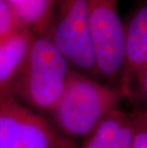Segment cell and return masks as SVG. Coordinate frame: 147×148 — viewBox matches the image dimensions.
Segmentation results:
<instances>
[{
  "instance_id": "obj_1",
  "label": "cell",
  "mask_w": 147,
  "mask_h": 148,
  "mask_svg": "<svg viewBox=\"0 0 147 148\" xmlns=\"http://www.w3.org/2000/svg\"><path fill=\"white\" fill-rule=\"evenodd\" d=\"M124 99L118 86L71 70L63 93L50 114L63 136L73 140L84 138Z\"/></svg>"
},
{
  "instance_id": "obj_2",
  "label": "cell",
  "mask_w": 147,
  "mask_h": 148,
  "mask_svg": "<svg viewBox=\"0 0 147 148\" xmlns=\"http://www.w3.org/2000/svg\"><path fill=\"white\" fill-rule=\"evenodd\" d=\"M72 69L48 36H34L8 95L36 112L57 105Z\"/></svg>"
},
{
  "instance_id": "obj_3",
  "label": "cell",
  "mask_w": 147,
  "mask_h": 148,
  "mask_svg": "<svg viewBox=\"0 0 147 148\" xmlns=\"http://www.w3.org/2000/svg\"><path fill=\"white\" fill-rule=\"evenodd\" d=\"M118 1L88 0L96 78H101L113 86L120 85L124 53L125 31L118 12Z\"/></svg>"
},
{
  "instance_id": "obj_4",
  "label": "cell",
  "mask_w": 147,
  "mask_h": 148,
  "mask_svg": "<svg viewBox=\"0 0 147 148\" xmlns=\"http://www.w3.org/2000/svg\"><path fill=\"white\" fill-rule=\"evenodd\" d=\"M0 148H77L39 113L0 96Z\"/></svg>"
},
{
  "instance_id": "obj_5",
  "label": "cell",
  "mask_w": 147,
  "mask_h": 148,
  "mask_svg": "<svg viewBox=\"0 0 147 148\" xmlns=\"http://www.w3.org/2000/svg\"><path fill=\"white\" fill-rule=\"evenodd\" d=\"M88 0H60L48 36L72 70L96 78L88 21Z\"/></svg>"
},
{
  "instance_id": "obj_6",
  "label": "cell",
  "mask_w": 147,
  "mask_h": 148,
  "mask_svg": "<svg viewBox=\"0 0 147 148\" xmlns=\"http://www.w3.org/2000/svg\"><path fill=\"white\" fill-rule=\"evenodd\" d=\"M123 66L120 88L125 99L143 101L147 97V6L140 5L124 25Z\"/></svg>"
},
{
  "instance_id": "obj_7",
  "label": "cell",
  "mask_w": 147,
  "mask_h": 148,
  "mask_svg": "<svg viewBox=\"0 0 147 148\" xmlns=\"http://www.w3.org/2000/svg\"><path fill=\"white\" fill-rule=\"evenodd\" d=\"M132 123L128 113L113 110L84 138L81 148H131Z\"/></svg>"
},
{
  "instance_id": "obj_8",
  "label": "cell",
  "mask_w": 147,
  "mask_h": 148,
  "mask_svg": "<svg viewBox=\"0 0 147 148\" xmlns=\"http://www.w3.org/2000/svg\"><path fill=\"white\" fill-rule=\"evenodd\" d=\"M34 37L28 30L20 28L12 36L0 40V96L8 95L24 64Z\"/></svg>"
},
{
  "instance_id": "obj_9",
  "label": "cell",
  "mask_w": 147,
  "mask_h": 148,
  "mask_svg": "<svg viewBox=\"0 0 147 148\" xmlns=\"http://www.w3.org/2000/svg\"><path fill=\"white\" fill-rule=\"evenodd\" d=\"M55 0H25L12 8L20 26L34 36H47L52 26Z\"/></svg>"
},
{
  "instance_id": "obj_10",
  "label": "cell",
  "mask_w": 147,
  "mask_h": 148,
  "mask_svg": "<svg viewBox=\"0 0 147 148\" xmlns=\"http://www.w3.org/2000/svg\"><path fill=\"white\" fill-rule=\"evenodd\" d=\"M129 116L132 123L131 148H147V111L135 109Z\"/></svg>"
},
{
  "instance_id": "obj_11",
  "label": "cell",
  "mask_w": 147,
  "mask_h": 148,
  "mask_svg": "<svg viewBox=\"0 0 147 148\" xmlns=\"http://www.w3.org/2000/svg\"><path fill=\"white\" fill-rule=\"evenodd\" d=\"M20 26L12 6L5 1L0 0V40L12 36Z\"/></svg>"
},
{
  "instance_id": "obj_12",
  "label": "cell",
  "mask_w": 147,
  "mask_h": 148,
  "mask_svg": "<svg viewBox=\"0 0 147 148\" xmlns=\"http://www.w3.org/2000/svg\"><path fill=\"white\" fill-rule=\"evenodd\" d=\"M5 1L7 3H9L12 8H14L18 5H20L21 3H23L25 0H5Z\"/></svg>"
}]
</instances>
